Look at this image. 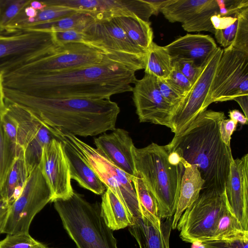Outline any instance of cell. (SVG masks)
Wrapping results in <instances>:
<instances>
[{
    "label": "cell",
    "instance_id": "6da1fadb",
    "mask_svg": "<svg viewBox=\"0 0 248 248\" xmlns=\"http://www.w3.org/2000/svg\"><path fill=\"white\" fill-rule=\"evenodd\" d=\"M145 58L117 53L97 64L64 71L27 75L4 74V89L42 98L110 99L132 92L136 71L144 69Z\"/></svg>",
    "mask_w": 248,
    "mask_h": 248
},
{
    "label": "cell",
    "instance_id": "7a4b0ae2",
    "mask_svg": "<svg viewBox=\"0 0 248 248\" xmlns=\"http://www.w3.org/2000/svg\"><path fill=\"white\" fill-rule=\"evenodd\" d=\"M5 101L29 111L48 129L94 136L113 130L120 109L110 99L42 98L4 89Z\"/></svg>",
    "mask_w": 248,
    "mask_h": 248
},
{
    "label": "cell",
    "instance_id": "3957f363",
    "mask_svg": "<svg viewBox=\"0 0 248 248\" xmlns=\"http://www.w3.org/2000/svg\"><path fill=\"white\" fill-rule=\"evenodd\" d=\"M224 118L223 112L206 109L166 145L169 150L197 167L204 181L202 190L225 191L233 158L230 145L222 141L219 132V122Z\"/></svg>",
    "mask_w": 248,
    "mask_h": 248
},
{
    "label": "cell",
    "instance_id": "277c9868",
    "mask_svg": "<svg viewBox=\"0 0 248 248\" xmlns=\"http://www.w3.org/2000/svg\"><path fill=\"white\" fill-rule=\"evenodd\" d=\"M132 153L136 170L155 198L161 219L172 217L177 206L183 164L169 162L166 145L153 142L141 148L134 146Z\"/></svg>",
    "mask_w": 248,
    "mask_h": 248
},
{
    "label": "cell",
    "instance_id": "5b68a950",
    "mask_svg": "<svg viewBox=\"0 0 248 248\" xmlns=\"http://www.w3.org/2000/svg\"><path fill=\"white\" fill-rule=\"evenodd\" d=\"M53 202L77 248H118L113 231L101 216L100 203H91L74 191L69 198Z\"/></svg>",
    "mask_w": 248,
    "mask_h": 248
},
{
    "label": "cell",
    "instance_id": "8992f818",
    "mask_svg": "<svg viewBox=\"0 0 248 248\" xmlns=\"http://www.w3.org/2000/svg\"><path fill=\"white\" fill-rule=\"evenodd\" d=\"M49 131L56 139L64 140L79 153L107 188L113 192L133 218L142 217L133 178L77 136L58 128H50Z\"/></svg>",
    "mask_w": 248,
    "mask_h": 248
},
{
    "label": "cell",
    "instance_id": "52a82bcc",
    "mask_svg": "<svg viewBox=\"0 0 248 248\" xmlns=\"http://www.w3.org/2000/svg\"><path fill=\"white\" fill-rule=\"evenodd\" d=\"M197 200L181 216L176 228L187 243H201L212 239L217 222L228 205L224 192L202 190Z\"/></svg>",
    "mask_w": 248,
    "mask_h": 248
},
{
    "label": "cell",
    "instance_id": "ba28073f",
    "mask_svg": "<svg viewBox=\"0 0 248 248\" xmlns=\"http://www.w3.org/2000/svg\"><path fill=\"white\" fill-rule=\"evenodd\" d=\"M52 32L18 30L0 32V73L11 72L51 51Z\"/></svg>",
    "mask_w": 248,
    "mask_h": 248
},
{
    "label": "cell",
    "instance_id": "9c48e42d",
    "mask_svg": "<svg viewBox=\"0 0 248 248\" xmlns=\"http://www.w3.org/2000/svg\"><path fill=\"white\" fill-rule=\"evenodd\" d=\"M108 53L85 43L56 46L46 54L5 73L27 75L59 72L100 63Z\"/></svg>",
    "mask_w": 248,
    "mask_h": 248
},
{
    "label": "cell",
    "instance_id": "30bf717a",
    "mask_svg": "<svg viewBox=\"0 0 248 248\" xmlns=\"http://www.w3.org/2000/svg\"><path fill=\"white\" fill-rule=\"evenodd\" d=\"M248 95V54L230 46L222 55L205 100V108L214 102Z\"/></svg>",
    "mask_w": 248,
    "mask_h": 248
},
{
    "label": "cell",
    "instance_id": "8fae6325",
    "mask_svg": "<svg viewBox=\"0 0 248 248\" xmlns=\"http://www.w3.org/2000/svg\"><path fill=\"white\" fill-rule=\"evenodd\" d=\"M52 199L50 188L37 166L31 171L20 195L11 205L3 233H29L35 216Z\"/></svg>",
    "mask_w": 248,
    "mask_h": 248
},
{
    "label": "cell",
    "instance_id": "7c38bea8",
    "mask_svg": "<svg viewBox=\"0 0 248 248\" xmlns=\"http://www.w3.org/2000/svg\"><path fill=\"white\" fill-rule=\"evenodd\" d=\"M223 49L217 47L202 65L190 89L175 109L171 130L177 135L184 131L205 108V100Z\"/></svg>",
    "mask_w": 248,
    "mask_h": 248
},
{
    "label": "cell",
    "instance_id": "4fadbf2b",
    "mask_svg": "<svg viewBox=\"0 0 248 248\" xmlns=\"http://www.w3.org/2000/svg\"><path fill=\"white\" fill-rule=\"evenodd\" d=\"M43 2L46 5L64 6L88 13L95 21L136 16L149 22L151 16L157 15L147 0H50Z\"/></svg>",
    "mask_w": 248,
    "mask_h": 248
},
{
    "label": "cell",
    "instance_id": "5bb4252c",
    "mask_svg": "<svg viewBox=\"0 0 248 248\" xmlns=\"http://www.w3.org/2000/svg\"><path fill=\"white\" fill-rule=\"evenodd\" d=\"M6 110L16 120L17 146L31 171L39 163L43 147L54 137L48 129L24 108L5 102Z\"/></svg>",
    "mask_w": 248,
    "mask_h": 248
},
{
    "label": "cell",
    "instance_id": "9a60e30c",
    "mask_svg": "<svg viewBox=\"0 0 248 248\" xmlns=\"http://www.w3.org/2000/svg\"><path fill=\"white\" fill-rule=\"evenodd\" d=\"M133 101L140 122H148L171 128L174 108L162 97L157 78L145 74L133 87Z\"/></svg>",
    "mask_w": 248,
    "mask_h": 248
},
{
    "label": "cell",
    "instance_id": "2e32d148",
    "mask_svg": "<svg viewBox=\"0 0 248 248\" xmlns=\"http://www.w3.org/2000/svg\"><path fill=\"white\" fill-rule=\"evenodd\" d=\"M38 166L51 191V202L73 194L69 166L61 141L53 139L43 147Z\"/></svg>",
    "mask_w": 248,
    "mask_h": 248
},
{
    "label": "cell",
    "instance_id": "e0dca14e",
    "mask_svg": "<svg viewBox=\"0 0 248 248\" xmlns=\"http://www.w3.org/2000/svg\"><path fill=\"white\" fill-rule=\"evenodd\" d=\"M85 44L108 53L143 57L146 53L135 46L114 19L95 21L82 32Z\"/></svg>",
    "mask_w": 248,
    "mask_h": 248
},
{
    "label": "cell",
    "instance_id": "ac0fdd59",
    "mask_svg": "<svg viewBox=\"0 0 248 248\" xmlns=\"http://www.w3.org/2000/svg\"><path fill=\"white\" fill-rule=\"evenodd\" d=\"M229 205L242 228L248 231V154L233 159L225 186Z\"/></svg>",
    "mask_w": 248,
    "mask_h": 248
},
{
    "label": "cell",
    "instance_id": "d6986e66",
    "mask_svg": "<svg viewBox=\"0 0 248 248\" xmlns=\"http://www.w3.org/2000/svg\"><path fill=\"white\" fill-rule=\"evenodd\" d=\"M96 149L123 171L133 178L135 167L132 147L134 146L129 133L115 128L109 134L104 133L94 140Z\"/></svg>",
    "mask_w": 248,
    "mask_h": 248
},
{
    "label": "cell",
    "instance_id": "ffe728a7",
    "mask_svg": "<svg viewBox=\"0 0 248 248\" xmlns=\"http://www.w3.org/2000/svg\"><path fill=\"white\" fill-rule=\"evenodd\" d=\"M172 62L183 60L193 61L202 66L217 47L210 35L187 34L165 46Z\"/></svg>",
    "mask_w": 248,
    "mask_h": 248
},
{
    "label": "cell",
    "instance_id": "44dd1931",
    "mask_svg": "<svg viewBox=\"0 0 248 248\" xmlns=\"http://www.w3.org/2000/svg\"><path fill=\"white\" fill-rule=\"evenodd\" d=\"M164 219L159 226L156 227L144 217L133 218L128 230L139 248H170L173 217Z\"/></svg>",
    "mask_w": 248,
    "mask_h": 248
},
{
    "label": "cell",
    "instance_id": "7402d4cb",
    "mask_svg": "<svg viewBox=\"0 0 248 248\" xmlns=\"http://www.w3.org/2000/svg\"><path fill=\"white\" fill-rule=\"evenodd\" d=\"M59 140L62 143L71 179L76 180L82 187L102 195L107 187L89 163L74 147L64 140Z\"/></svg>",
    "mask_w": 248,
    "mask_h": 248
},
{
    "label": "cell",
    "instance_id": "603a6c76",
    "mask_svg": "<svg viewBox=\"0 0 248 248\" xmlns=\"http://www.w3.org/2000/svg\"><path fill=\"white\" fill-rule=\"evenodd\" d=\"M184 171L182 177L176 210L173 217L172 229H176L184 212L198 198L204 181L195 165L188 164L182 158Z\"/></svg>",
    "mask_w": 248,
    "mask_h": 248
},
{
    "label": "cell",
    "instance_id": "cb8c5ba5",
    "mask_svg": "<svg viewBox=\"0 0 248 248\" xmlns=\"http://www.w3.org/2000/svg\"><path fill=\"white\" fill-rule=\"evenodd\" d=\"M101 216L111 230L116 231L131 226L133 217L120 200L109 188L102 197Z\"/></svg>",
    "mask_w": 248,
    "mask_h": 248
},
{
    "label": "cell",
    "instance_id": "d4e9b609",
    "mask_svg": "<svg viewBox=\"0 0 248 248\" xmlns=\"http://www.w3.org/2000/svg\"><path fill=\"white\" fill-rule=\"evenodd\" d=\"M31 172L20 150L0 188V194L11 205L21 193Z\"/></svg>",
    "mask_w": 248,
    "mask_h": 248
},
{
    "label": "cell",
    "instance_id": "484cf974",
    "mask_svg": "<svg viewBox=\"0 0 248 248\" xmlns=\"http://www.w3.org/2000/svg\"><path fill=\"white\" fill-rule=\"evenodd\" d=\"M113 19L124 30L129 39L147 53L153 42L154 34L151 23L136 16H120Z\"/></svg>",
    "mask_w": 248,
    "mask_h": 248
},
{
    "label": "cell",
    "instance_id": "4316f807",
    "mask_svg": "<svg viewBox=\"0 0 248 248\" xmlns=\"http://www.w3.org/2000/svg\"><path fill=\"white\" fill-rule=\"evenodd\" d=\"M95 22L90 14L80 11L58 20L25 26L20 30L54 32L75 30L80 32Z\"/></svg>",
    "mask_w": 248,
    "mask_h": 248
},
{
    "label": "cell",
    "instance_id": "83f0119b",
    "mask_svg": "<svg viewBox=\"0 0 248 248\" xmlns=\"http://www.w3.org/2000/svg\"><path fill=\"white\" fill-rule=\"evenodd\" d=\"M172 68V60L165 46H160L153 42L146 55L145 74L165 79Z\"/></svg>",
    "mask_w": 248,
    "mask_h": 248
},
{
    "label": "cell",
    "instance_id": "f1b7e54d",
    "mask_svg": "<svg viewBox=\"0 0 248 248\" xmlns=\"http://www.w3.org/2000/svg\"><path fill=\"white\" fill-rule=\"evenodd\" d=\"M209 0H170L162 8L161 12L170 22L182 24L196 15Z\"/></svg>",
    "mask_w": 248,
    "mask_h": 248
},
{
    "label": "cell",
    "instance_id": "f546056e",
    "mask_svg": "<svg viewBox=\"0 0 248 248\" xmlns=\"http://www.w3.org/2000/svg\"><path fill=\"white\" fill-rule=\"evenodd\" d=\"M133 181L142 216L147 218L154 226H159L162 220L155 198L137 172L133 178Z\"/></svg>",
    "mask_w": 248,
    "mask_h": 248
},
{
    "label": "cell",
    "instance_id": "4dcf8cb0",
    "mask_svg": "<svg viewBox=\"0 0 248 248\" xmlns=\"http://www.w3.org/2000/svg\"><path fill=\"white\" fill-rule=\"evenodd\" d=\"M218 13L219 6L217 0H209L201 11L183 23L182 26L188 32L206 31L214 34L216 30L212 25L211 17Z\"/></svg>",
    "mask_w": 248,
    "mask_h": 248
},
{
    "label": "cell",
    "instance_id": "1f68e13d",
    "mask_svg": "<svg viewBox=\"0 0 248 248\" xmlns=\"http://www.w3.org/2000/svg\"><path fill=\"white\" fill-rule=\"evenodd\" d=\"M246 233H248V231L243 229L228 203L217 222L214 236L211 240L230 238Z\"/></svg>",
    "mask_w": 248,
    "mask_h": 248
},
{
    "label": "cell",
    "instance_id": "d6a6232c",
    "mask_svg": "<svg viewBox=\"0 0 248 248\" xmlns=\"http://www.w3.org/2000/svg\"><path fill=\"white\" fill-rule=\"evenodd\" d=\"M46 5L43 10L38 11L37 15L34 18L26 19L22 22L16 31L20 30L25 26L58 20L70 16L78 12L64 6Z\"/></svg>",
    "mask_w": 248,
    "mask_h": 248
},
{
    "label": "cell",
    "instance_id": "836d02e7",
    "mask_svg": "<svg viewBox=\"0 0 248 248\" xmlns=\"http://www.w3.org/2000/svg\"><path fill=\"white\" fill-rule=\"evenodd\" d=\"M31 0H0V32L6 31Z\"/></svg>",
    "mask_w": 248,
    "mask_h": 248
},
{
    "label": "cell",
    "instance_id": "e575fe53",
    "mask_svg": "<svg viewBox=\"0 0 248 248\" xmlns=\"http://www.w3.org/2000/svg\"><path fill=\"white\" fill-rule=\"evenodd\" d=\"M20 151L8 140L0 123V188Z\"/></svg>",
    "mask_w": 248,
    "mask_h": 248
},
{
    "label": "cell",
    "instance_id": "d590c367",
    "mask_svg": "<svg viewBox=\"0 0 248 248\" xmlns=\"http://www.w3.org/2000/svg\"><path fill=\"white\" fill-rule=\"evenodd\" d=\"M234 16L238 19V25L234 39L230 46L248 54V7Z\"/></svg>",
    "mask_w": 248,
    "mask_h": 248
},
{
    "label": "cell",
    "instance_id": "8d00e7d4",
    "mask_svg": "<svg viewBox=\"0 0 248 248\" xmlns=\"http://www.w3.org/2000/svg\"><path fill=\"white\" fill-rule=\"evenodd\" d=\"M0 248H49L33 238L29 233L7 234L0 240Z\"/></svg>",
    "mask_w": 248,
    "mask_h": 248
},
{
    "label": "cell",
    "instance_id": "74e56055",
    "mask_svg": "<svg viewBox=\"0 0 248 248\" xmlns=\"http://www.w3.org/2000/svg\"><path fill=\"white\" fill-rule=\"evenodd\" d=\"M203 248H248V233L227 239L200 243Z\"/></svg>",
    "mask_w": 248,
    "mask_h": 248
},
{
    "label": "cell",
    "instance_id": "f35d334b",
    "mask_svg": "<svg viewBox=\"0 0 248 248\" xmlns=\"http://www.w3.org/2000/svg\"><path fill=\"white\" fill-rule=\"evenodd\" d=\"M172 70L165 81L183 97L190 89L189 80L172 64Z\"/></svg>",
    "mask_w": 248,
    "mask_h": 248
},
{
    "label": "cell",
    "instance_id": "ab89813d",
    "mask_svg": "<svg viewBox=\"0 0 248 248\" xmlns=\"http://www.w3.org/2000/svg\"><path fill=\"white\" fill-rule=\"evenodd\" d=\"M0 123L8 140L20 150L17 146V123L6 108L0 118Z\"/></svg>",
    "mask_w": 248,
    "mask_h": 248
},
{
    "label": "cell",
    "instance_id": "60d3db41",
    "mask_svg": "<svg viewBox=\"0 0 248 248\" xmlns=\"http://www.w3.org/2000/svg\"><path fill=\"white\" fill-rule=\"evenodd\" d=\"M218 14L221 16H234V15L248 7V0H217Z\"/></svg>",
    "mask_w": 248,
    "mask_h": 248
},
{
    "label": "cell",
    "instance_id": "b9f144b4",
    "mask_svg": "<svg viewBox=\"0 0 248 248\" xmlns=\"http://www.w3.org/2000/svg\"><path fill=\"white\" fill-rule=\"evenodd\" d=\"M174 65L192 84L199 76L202 66H198L193 61L179 60L172 62Z\"/></svg>",
    "mask_w": 248,
    "mask_h": 248
},
{
    "label": "cell",
    "instance_id": "7bdbcfd3",
    "mask_svg": "<svg viewBox=\"0 0 248 248\" xmlns=\"http://www.w3.org/2000/svg\"><path fill=\"white\" fill-rule=\"evenodd\" d=\"M53 39L57 46H62L71 43H85L82 32L69 30L52 32Z\"/></svg>",
    "mask_w": 248,
    "mask_h": 248
},
{
    "label": "cell",
    "instance_id": "ee69618b",
    "mask_svg": "<svg viewBox=\"0 0 248 248\" xmlns=\"http://www.w3.org/2000/svg\"><path fill=\"white\" fill-rule=\"evenodd\" d=\"M157 82L162 97L174 108L175 110L182 100L183 96L176 92L165 79L157 78Z\"/></svg>",
    "mask_w": 248,
    "mask_h": 248
},
{
    "label": "cell",
    "instance_id": "f6af8a7d",
    "mask_svg": "<svg viewBox=\"0 0 248 248\" xmlns=\"http://www.w3.org/2000/svg\"><path fill=\"white\" fill-rule=\"evenodd\" d=\"M237 25V18L235 21L228 27L222 30H216L214 33L215 38L217 43L224 48L232 44L235 36Z\"/></svg>",
    "mask_w": 248,
    "mask_h": 248
},
{
    "label": "cell",
    "instance_id": "bcb514c9",
    "mask_svg": "<svg viewBox=\"0 0 248 248\" xmlns=\"http://www.w3.org/2000/svg\"><path fill=\"white\" fill-rule=\"evenodd\" d=\"M237 122L231 119L224 118L219 124V132L222 141L226 145H230L231 137L236 130Z\"/></svg>",
    "mask_w": 248,
    "mask_h": 248
},
{
    "label": "cell",
    "instance_id": "7dc6e473",
    "mask_svg": "<svg viewBox=\"0 0 248 248\" xmlns=\"http://www.w3.org/2000/svg\"><path fill=\"white\" fill-rule=\"evenodd\" d=\"M234 16H221L218 14L211 17V21L215 30H222L232 24L236 20Z\"/></svg>",
    "mask_w": 248,
    "mask_h": 248
},
{
    "label": "cell",
    "instance_id": "c3c4849f",
    "mask_svg": "<svg viewBox=\"0 0 248 248\" xmlns=\"http://www.w3.org/2000/svg\"><path fill=\"white\" fill-rule=\"evenodd\" d=\"M11 205L0 194V234L3 233L10 211Z\"/></svg>",
    "mask_w": 248,
    "mask_h": 248
},
{
    "label": "cell",
    "instance_id": "681fc988",
    "mask_svg": "<svg viewBox=\"0 0 248 248\" xmlns=\"http://www.w3.org/2000/svg\"><path fill=\"white\" fill-rule=\"evenodd\" d=\"M230 118L242 124H248V118L237 109L231 110L229 112Z\"/></svg>",
    "mask_w": 248,
    "mask_h": 248
},
{
    "label": "cell",
    "instance_id": "f907efd6",
    "mask_svg": "<svg viewBox=\"0 0 248 248\" xmlns=\"http://www.w3.org/2000/svg\"><path fill=\"white\" fill-rule=\"evenodd\" d=\"M233 100L238 103L243 111L244 115L248 118V95L239 96L235 98Z\"/></svg>",
    "mask_w": 248,
    "mask_h": 248
},
{
    "label": "cell",
    "instance_id": "816d5d0a",
    "mask_svg": "<svg viewBox=\"0 0 248 248\" xmlns=\"http://www.w3.org/2000/svg\"><path fill=\"white\" fill-rule=\"evenodd\" d=\"M2 75L0 73V118L6 109L4 89L2 85Z\"/></svg>",
    "mask_w": 248,
    "mask_h": 248
},
{
    "label": "cell",
    "instance_id": "f5cc1de1",
    "mask_svg": "<svg viewBox=\"0 0 248 248\" xmlns=\"http://www.w3.org/2000/svg\"><path fill=\"white\" fill-rule=\"evenodd\" d=\"M168 150L169 152L168 155L169 162L173 165H178L181 164L182 158L175 151H171L169 149Z\"/></svg>",
    "mask_w": 248,
    "mask_h": 248
},
{
    "label": "cell",
    "instance_id": "db71d44e",
    "mask_svg": "<svg viewBox=\"0 0 248 248\" xmlns=\"http://www.w3.org/2000/svg\"><path fill=\"white\" fill-rule=\"evenodd\" d=\"M29 5L37 11L43 10L46 5L43 3V1L31 0Z\"/></svg>",
    "mask_w": 248,
    "mask_h": 248
}]
</instances>
